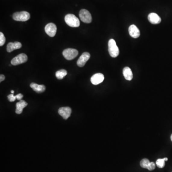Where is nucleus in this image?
Masks as SVG:
<instances>
[{
  "label": "nucleus",
  "instance_id": "obj_1",
  "mask_svg": "<svg viewBox=\"0 0 172 172\" xmlns=\"http://www.w3.org/2000/svg\"><path fill=\"white\" fill-rule=\"evenodd\" d=\"M66 23L72 27H78L80 26L79 18L73 14H67L65 17Z\"/></svg>",
  "mask_w": 172,
  "mask_h": 172
},
{
  "label": "nucleus",
  "instance_id": "obj_2",
  "mask_svg": "<svg viewBox=\"0 0 172 172\" xmlns=\"http://www.w3.org/2000/svg\"><path fill=\"white\" fill-rule=\"evenodd\" d=\"M108 50L109 54L112 58H116L119 55V49L115 41L111 39L108 42Z\"/></svg>",
  "mask_w": 172,
  "mask_h": 172
},
{
  "label": "nucleus",
  "instance_id": "obj_3",
  "mask_svg": "<svg viewBox=\"0 0 172 172\" xmlns=\"http://www.w3.org/2000/svg\"><path fill=\"white\" fill-rule=\"evenodd\" d=\"M13 18L14 20L16 21L26 22L30 19V15L29 13L26 11H22L14 13Z\"/></svg>",
  "mask_w": 172,
  "mask_h": 172
},
{
  "label": "nucleus",
  "instance_id": "obj_4",
  "mask_svg": "<svg viewBox=\"0 0 172 172\" xmlns=\"http://www.w3.org/2000/svg\"><path fill=\"white\" fill-rule=\"evenodd\" d=\"M79 52L77 50L73 48H67L64 50L63 55L66 59L68 60H72L77 57Z\"/></svg>",
  "mask_w": 172,
  "mask_h": 172
},
{
  "label": "nucleus",
  "instance_id": "obj_5",
  "mask_svg": "<svg viewBox=\"0 0 172 172\" xmlns=\"http://www.w3.org/2000/svg\"><path fill=\"white\" fill-rule=\"evenodd\" d=\"M28 57L27 55L21 53L18 55L11 60V64L14 66H17L21 64L24 63L27 61Z\"/></svg>",
  "mask_w": 172,
  "mask_h": 172
},
{
  "label": "nucleus",
  "instance_id": "obj_6",
  "mask_svg": "<svg viewBox=\"0 0 172 172\" xmlns=\"http://www.w3.org/2000/svg\"><path fill=\"white\" fill-rule=\"evenodd\" d=\"M79 16L80 20L85 23H90L92 21L91 14L87 10L82 9L80 11Z\"/></svg>",
  "mask_w": 172,
  "mask_h": 172
},
{
  "label": "nucleus",
  "instance_id": "obj_7",
  "mask_svg": "<svg viewBox=\"0 0 172 172\" xmlns=\"http://www.w3.org/2000/svg\"><path fill=\"white\" fill-rule=\"evenodd\" d=\"M45 33L50 37H54L57 33V27L54 23H49L45 27Z\"/></svg>",
  "mask_w": 172,
  "mask_h": 172
},
{
  "label": "nucleus",
  "instance_id": "obj_8",
  "mask_svg": "<svg viewBox=\"0 0 172 172\" xmlns=\"http://www.w3.org/2000/svg\"><path fill=\"white\" fill-rule=\"evenodd\" d=\"M90 55L88 52H84L80 57L77 61V65L80 67H83L89 59L90 58Z\"/></svg>",
  "mask_w": 172,
  "mask_h": 172
},
{
  "label": "nucleus",
  "instance_id": "obj_9",
  "mask_svg": "<svg viewBox=\"0 0 172 172\" xmlns=\"http://www.w3.org/2000/svg\"><path fill=\"white\" fill-rule=\"evenodd\" d=\"M58 113L63 119L67 120L70 116L71 109L69 107L60 108L58 110Z\"/></svg>",
  "mask_w": 172,
  "mask_h": 172
},
{
  "label": "nucleus",
  "instance_id": "obj_10",
  "mask_svg": "<svg viewBox=\"0 0 172 172\" xmlns=\"http://www.w3.org/2000/svg\"><path fill=\"white\" fill-rule=\"evenodd\" d=\"M104 80V76L102 73H97L91 77V82L94 85L99 84L103 82Z\"/></svg>",
  "mask_w": 172,
  "mask_h": 172
},
{
  "label": "nucleus",
  "instance_id": "obj_11",
  "mask_svg": "<svg viewBox=\"0 0 172 172\" xmlns=\"http://www.w3.org/2000/svg\"><path fill=\"white\" fill-rule=\"evenodd\" d=\"M129 33L133 38H138L140 36V32L138 28L134 24H132L129 28Z\"/></svg>",
  "mask_w": 172,
  "mask_h": 172
},
{
  "label": "nucleus",
  "instance_id": "obj_12",
  "mask_svg": "<svg viewBox=\"0 0 172 172\" xmlns=\"http://www.w3.org/2000/svg\"><path fill=\"white\" fill-rule=\"evenodd\" d=\"M148 19L149 22L152 24H159L161 22L160 17L155 13H151L148 16Z\"/></svg>",
  "mask_w": 172,
  "mask_h": 172
},
{
  "label": "nucleus",
  "instance_id": "obj_13",
  "mask_svg": "<svg viewBox=\"0 0 172 172\" xmlns=\"http://www.w3.org/2000/svg\"><path fill=\"white\" fill-rule=\"evenodd\" d=\"M22 44L19 42H15L14 43L10 42L7 45L6 49L7 52L10 53L14 50L20 49L22 48Z\"/></svg>",
  "mask_w": 172,
  "mask_h": 172
},
{
  "label": "nucleus",
  "instance_id": "obj_14",
  "mask_svg": "<svg viewBox=\"0 0 172 172\" xmlns=\"http://www.w3.org/2000/svg\"><path fill=\"white\" fill-rule=\"evenodd\" d=\"M27 102L23 100H20V102H18L16 104V110L15 112L18 114H20L23 112V109L27 105Z\"/></svg>",
  "mask_w": 172,
  "mask_h": 172
},
{
  "label": "nucleus",
  "instance_id": "obj_15",
  "mask_svg": "<svg viewBox=\"0 0 172 172\" xmlns=\"http://www.w3.org/2000/svg\"><path fill=\"white\" fill-rule=\"evenodd\" d=\"M30 87L37 93L43 92L45 89V86L43 85H38L35 83H32L30 84Z\"/></svg>",
  "mask_w": 172,
  "mask_h": 172
},
{
  "label": "nucleus",
  "instance_id": "obj_16",
  "mask_svg": "<svg viewBox=\"0 0 172 172\" xmlns=\"http://www.w3.org/2000/svg\"><path fill=\"white\" fill-rule=\"evenodd\" d=\"M123 75L125 79L127 80L131 81L133 78V74L131 68L129 67H125L123 69Z\"/></svg>",
  "mask_w": 172,
  "mask_h": 172
},
{
  "label": "nucleus",
  "instance_id": "obj_17",
  "mask_svg": "<svg viewBox=\"0 0 172 172\" xmlns=\"http://www.w3.org/2000/svg\"><path fill=\"white\" fill-rule=\"evenodd\" d=\"M67 74V71L65 69H61L56 72L55 76L58 80H62Z\"/></svg>",
  "mask_w": 172,
  "mask_h": 172
},
{
  "label": "nucleus",
  "instance_id": "obj_18",
  "mask_svg": "<svg viewBox=\"0 0 172 172\" xmlns=\"http://www.w3.org/2000/svg\"><path fill=\"white\" fill-rule=\"evenodd\" d=\"M168 160L167 158H164L163 159H158L157 160L156 162V165H157L159 168H162L164 167L165 165V162Z\"/></svg>",
  "mask_w": 172,
  "mask_h": 172
},
{
  "label": "nucleus",
  "instance_id": "obj_19",
  "mask_svg": "<svg viewBox=\"0 0 172 172\" xmlns=\"http://www.w3.org/2000/svg\"><path fill=\"white\" fill-rule=\"evenodd\" d=\"M150 163V162L147 159H143L142 160L141 162H140V165L143 168L147 169Z\"/></svg>",
  "mask_w": 172,
  "mask_h": 172
},
{
  "label": "nucleus",
  "instance_id": "obj_20",
  "mask_svg": "<svg viewBox=\"0 0 172 172\" xmlns=\"http://www.w3.org/2000/svg\"><path fill=\"white\" fill-rule=\"evenodd\" d=\"M6 41V38L2 32L0 33V46H2L5 45Z\"/></svg>",
  "mask_w": 172,
  "mask_h": 172
},
{
  "label": "nucleus",
  "instance_id": "obj_21",
  "mask_svg": "<svg viewBox=\"0 0 172 172\" xmlns=\"http://www.w3.org/2000/svg\"><path fill=\"white\" fill-rule=\"evenodd\" d=\"M155 168V164L154 162H150L149 165H148V167H147V169L150 170V171H152Z\"/></svg>",
  "mask_w": 172,
  "mask_h": 172
},
{
  "label": "nucleus",
  "instance_id": "obj_22",
  "mask_svg": "<svg viewBox=\"0 0 172 172\" xmlns=\"http://www.w3.org/2000/svg\"><path fill=\"white\" fill-rule=\"evenodd\" d=\"M8 99L9 101L10 102H14L16 99V96H14V94H12L8 96Z\"/></svg>",
  "mask_w": 172,
  "mask_h": 172
},
{
  "label": "nucleus",
  "instance_id": "obj_23",
  "mask_svg": "<svg viewBox=\"0 0 172 172\" xmlns=\"http://www.w3.org/2000/svg\"><path fill=\"white\" fill-rule=\"evenodd\" d=\"M16 99H18V100H21L23 97V95L22 94L19 93L17 95H16Z\"/></svg>",
  "mask_w": 172,
  "mask_h": 172
},
{
  "label": "nucleus",
  "instance_id": "obj_24",
  "mask_svg": "<svg viewBox=\"0 0 172 172\" xmlns=\"http://www.w3.org/2000/svg\"><path fill=\"white\" fill-rule=\"evenodd\" d=\"M5 76L4 75H1L0 76V82H2V81H4V80H5Z\"/></svg>",
  "mask_w": 172,
  "mask_h": 172
},
{
  "label": "nucleus",
  "instance_id": "obj_25",
  "mask_svg": "<svg viewBox=\"0 0 172 172\" xmlns=\"http://www.w3.org/2000/svg\"><path fill=\"white\" fill-rule=\"evenodd\" d=\"M11 93H12V94H14V90H11Z\"/></svg>",
  "mask_w": 172,
  "mask_h": 172
},
{
  "label": "nucleus",
  "instance_id": "obj_26",
  "mask_svg": "<svg viewBox=\"0 0 172 172\" xmlns=\"http://www.w3.org/2000/svg\"><path fill=\"white\" fill-rule=\"evenodd\" d=\"M171 141H172V135H171Z\"/></svg>",
  "mask_w": 172,
  "mask_h": 172
}]
</instances>
